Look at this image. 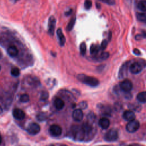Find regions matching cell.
<instances>
[{"label": "cell", "instance_id": "cell-1", "mask_svg": "<svg viewBox=\"0 0 146 146\" xmlns=\"http://www.w3.org/2000/svg\"><path fill=\"white\" fill-rule=\"evenodd\" d=\"M77 78L79 81H80L83 83L91 87H96L99 83V82L98 79L92 76H87L83 74H78L77 76Z\"/></svg>", "mask_w": 146, "mask_h": 146}, {"label": "cell", "instance_id": "cell-2", "mask_svg": "<svg viewBox=\"0 0 146 146\" xmlns=\"http://www.w3.org/2000/svg\"><path fill=\"white\" fill-rule=\"evenodd\" d=\"M71 132L74 140L76 141H83L86 137L82 126L80 127L79 125H74L71 128Z\"/></svg>", "mask_w": 146, "mask_h": 146}, {"label": "cell", "instance_id": "cell-3", "mask_svg": "<svg viewBox=\"0 0 146 146\" xmlns=\"http://www.w3.org/2000/svg\"><path fill=\"white\" fill-rule=\"evenodd\" d=\"M118 132L116 129L112 128L110 129L104 135V140L108 142L116 141L118 139Z\"/></svg>", "mask_w": 146, "mask_h": 146}, {"label": "cell", "instance_id": "cell-4", "mask_svg": "<svg viewBox=\"0 0 146 146\" xmlns=\"http://www.w3.org/2000/svg\"><path fill=\"white\" fill-rule=\"evenodd\" d=\"M140 127V123L139 121L133 120L128 123L126 125V130L129 133H134L137 131Z\"/></svg>", "mask_w": 146, "mask_h": 146}, {"label": "cell", "instance_id": "cell-5", "mask_svg": "<svg viewBox=\"0 0 146 146\" xmlns=\"http://www.w3.org/2000/svg\"><path fill=\"white\" fill-rule=\"evenodd\" d=\"M119 87L122 91L124 92H128L132 90L133 85L131 80L125 79L120 83Z\"/></svg>", "mask_w": 146, "mask_h": 146}, {"label": "cell", "instance_id": "cell-6", "mask_svg": "<svg viewBox=\"0 0 146 146\" xmlns=\"http://www.w3.org/2000/svg\"><path fill=\"white\" fill-rule=\"evenodd\" d=\"M40 131V125L36 123H32L29 125L27 128V132L31 135H35L38 134Z\"/></svg>", "mask_w": 146, "mask_h": 146}, {"label": "cell", "instance_id": "cell-7", "mask_svg": "<svg viewBox=\"0 0 146 146\" xmlns=\"http://www.w3.org/2000/svg\"><path fill=\"white\" fill-rule=\"evenodd\" d=\"M49 132L50 134L53 136H59L62 134V128L57 124H52L50 127Z\"/></svg>", "mask_w": 146, "mask_h": 146}, {"label": "cell", "instance_id": "cell-8", "mask_svg": "<svg viewBox=\"0 0 146 146\" xmlns=\"http://www.w3.org/2000/svg\"><path fill=\"white\" fill-rule=\"evenodd\" d=\"M142 65L139 62H134L129 66V70L131 73L137 74L140 73L142 70Z\"/></svg>", "mask_w": 146, "mask_h": 146}, {"label": "cell", "instance_id": "cell-9", "mask_svg": "<svg viewBox=\"0 0 146 146\" xmlns=\"http://www.w3.org/2000/svg\"><path fill=\"white\" fill-rule=\"evenodd\" d=\"M56 24V19L54 16H51L48 19V33L50 35H53L54 34Z\"/></svg>", "mask_w": 146, "mask_h": 146}, {"label": "cell", "instance_id": "cell-10", "mask_svg": "<svg viewBox=\"0 0 146 146\" xmlns=\"http://www.w3.org/2000/svg\"><path fill=\"white\" fill-rule=\"evenodd\" d=\"M13 117L18 120H23L25 117V113L24 111L19 108H14L12 112Z\"/></svg>", "mask_w": 146, "mask_h": 146}, {"label": "cell", "instance_id": "cell-11", "mask_svg": "<svg viewBox=\"0 0 146 146\" xmlns=\"http://www.w3.org/2000/svg\"><path fill=\"white\" fill-rule=\"evenodd\" d=\"M72 119L76 122H80L82 120L83 117V113L81 109L75 110L72 114Z\"/></svg>", "mask_w": 146, "mask_h": 146}, {"label": "cell", "instance_id": "cell-12", "mask_svg": "<svg viewBox=\"0 0 146 146\" xmlns=\"http://www.w3.org/2000/svg\"><path fill=\"white\" fill-rule=\"evenodd\" d=\"M123 117L125 120L127 121H130L135 120V115L132 111L126 110L123 113Z\"/></svg>", "mask_w": 146, "mask_h": 146}, {"label": "cell", "instance_id": "cell-13", "mask_svg": "<svg viewBox=\"0 0 146 146\" xmlns=\"http://www.w3.org/2000/svg\"><path fill=\"white\" fill-rule=\"evenodd\" d=\"M128 64L127 62L123 64L121 66L118 74V76L120 79H122L126 76L128 71Z\"/></svg>", "mask_w": 146, "mask_h": 146}, {"label": "cell", "instance_id": "cell-14", "mask_svg": "<svg viewBox=\"0 0 146 146\" xmlns=\"http://www.w3.org/2000/svg\"><path fill=\"white\" fill-rule=\"evenodd\" d=\"M98 124L101 128H102L103 129H106L109 127L110 125V121L107 118L102 117L99 119Z\"/></svg>", "mask_w": 146, "mask_h": 146}, {"label": "cell", "instance_id": "cell-15", "mask_svg": "<svg viewBox=\"0 0 146 146\" xmlns=\"http://www.w3.org/2000/svg\"><path fill=\"white\" fill-rule=\"evenodd\" d=\"M7 54L11 57H15L18 54V50L14 45H11L7 49Z\"/></svg>", "mask_w": 146, "mask_h": 146}, {"label": "cell", "instance_id": "cell-16", "mask_svg": "<svg viewBox=\"0 0 146 146\" xmlns=\"http://www.w3.org/2000/svg\"><path fill=\"white\" fill-rule=\"evenodd\" d=\"M54 106L56 110H62L65 106L64 102L60 98H56L54 100Z\"/></svg>", "mask_w": 146, "mask_h": 146}, {"label": "cell", "instance_id": "cell-17", "mask_svg": "<svg viewBox=\"0 0 146 146\" xmlns=\"http://www.w3.org/2000/svg\"><path fill=\"white\" fill-rule=\"evenodd\" d=\"M56 34H57V35H58V37L59 41L60 46H64V43L66 42V39H65L64 35V34L63 33V31H62V29L60 28H59L57 30Z\"/></svg>", "mask_w": 146, "mask_h": 146}, {"label": "cell", "instance_id": "cell-18", "mask_svg": "<svg viewBox=\"0 0 146 146\" xmlns=\"http://www.w3.org/2000/svg\"><path fill=\"white\" fill-rule=\"evenodd\" d=\"M136 99L140 103H146V91L139 92L136 96Z\"/></svg>", "mask_w": 146, "mask_h": 146}, {"label": "cell", "instance_id": "cell-19", "mask_svg": "<svg viewBox=\"0 0 146 146\" xmlns=\"http://www.w3.org/2000/svg\"><path fill=\"white\" fill-rule=\"evenodd\" d=\"M27 81L29 84L33 85V86L38 85L39 84V80L35 77L29 76L27 79Z\"/></svg>", "mask_w": 146, "mask_h": 146}, {"label": "cell", "instance_id": "cell-20", "mask_svg": "<svg viewBox=\"0 0 146 146\" xmlns=\"http://www.w3.org/2000/svg\"><path fill=\"white\" fill-rule=\"evenodd\" d=\"M99 49H100V47L98 45L92 44L90 47V53H91V54L93 55H95L98 52Z\"/></svg>", "mask_w": 146, "mask_h": 146}, {"label": "cell", "instance_id": "cell-21", "mask_svg": "<svg viewBox=\"0 0 146 146\" xmlns=\"http://www.w3.org/2000/svg\"><path fill=\"white\" fill-rule=\"evenodd\" d=\"M75 20H76V17H73L70 21V22L68 23V25L66 27V29L67 31H71L72 30V29H73L75 23Z\"/></svg>", "mask_w": 146, "mask_h": 146}, {"label": "cell", "instance_id": "cell-22", "mask_svg": "<svg viewBox=\"0 0 146 146\" xmlns=\"http://www.w3.org/2000/svg\"><path fill=\"white\" fill-rule=\"evenodd\" d=\"M138 9L141 11H146V1H141L138 3Z\"/></svg>", "mask_w": 146, "mask_h": 146}, {"label": "cell", "instance_id": "cell-23", "mask_svg": "<svg viewBox=\"0 0 146 146\" xmlns=\"http://www.w3.org/2000/svg\"><path fill=\"white\" fill-rule=\"evenodd\" d=\"M19 100L22 103H27L30 100V97L27 94H23L20 96Z\"/></svg>", "mask_w": 146, "mask_h": 146}, {"label": "cell", "instance_id": "cell-24", "mask_svg": "<svg viewBox=\"0 0 146 146\" xmlns=\"http://www.w3.org/2000/svg\"><path fill=\"white\" fill-rule=\"evenodd\" d=\"M137 19L141 22H146V14L141 13H137L136 14Z\"/></svg>", "mask_w": 146, "mask_h": 146}, {"label": "cell", "instance_id": "cell-25", "mask_svg": "<svg viewBox=\"0 0 146 146\" xmlns=\"http://www.w3.org/2000/svg\"><path fill=\"white\" fill-rule=\"evenodd\" d=\"M110 54L108 52H103L98 57V60L100 61L105 60L108 58Z\"/></svg>", "mask_w": 146, "mask_h": 146}, {"label": "cell", "instance_id": "cell-26", "mask_svg": "<svg viewBox=\"0 0 146 146\" xmlns=\"http://www.w3.org/2000/svg\"><path fill=\"white\" fill-rule=\"evenodd\" d=\"M11 75H13V76L17 77L20 74V70L17 67H14L11 70Z\"/></svg>", "mask_w": 146, "mask_h": 146}, {"label": "cell", "instance_id": "cell-27", "mask_svg": "<svg viewBox=\"0 0 146 146\" xmlns=\"http://www.w3.org/2000/svg\"><path fill=\"white\" fill-rule=\"evenodd\" d=\"M80 52L82 55H84L86 52V44L84 42H82L80 45Z\"/></svg>", "mask_w": 146, "mask_h": 146}, {"label": "cell", "instance_id": "cell-28", "mask_svg": "<svg viewBox=\"0 0 146 146\" xmlns=\"http://www.w3.org/2000/svg\"><path fill=\"white\" fill-rule=\"evenodd\" d=\"M48 98V93L46 91H43L40 95V100L45 101Z\"/></svg>", "mask_w": 146, "mask_h": 146}, {"label": "cell", "instance_id": "cell-29", "mask_svg": "<svg viewBox=\"0 0 146 146\" xmlns=\"http://www.w3.org/2000/svg\"><path fill=\"white\" fill-rule=\"evenodd\" d=\"M79 106L80 107V109H81L82 110L86 109L87 108L88 104H87V103L86 101H82V102L79 103Z\"/></svg>", "mask_w": 146, "mask_h": 146}, {"label": "cell", "instance_id": "cell-30", "mask_svg": "<svg viewBox=\"0 0 146 146\" xmlns=\"http://www.w3.org/2000/svg\"><path fill=\"white\" fill-rule=\"evenodd\" d=\"M92 6V2L91 0H85L84 1V7L86 10H88Z\"/></svg>", "mask_w": 146, "mask_h": 146}, {"label": "cell", "instance_id": "cell-31", "mask_svg": "<svg viewBox=\"0 0 146 146\" xmlns=\"http://www.w3.org/2000/svg\"><path fill=\"white\" fill-rule=\"evenodd\" d=\"M99 1L109 5H113L115 4V0H99Z\"/></svg>", "mask_w": 146, "mask_h": 146}, {"label": "cell", "instance_id": "cell-32", "mask_svg": "<svg viewBox=\"0 0 146 146\" xmlns=\"http://www.w3.org/2000/svg\"><path fill=\"white\" fill-rule=\"evenodd\" d=\"M107 40L104 39L101 43V44H100V50H105L106 48L107 47Z\"/></svg>", "mask_w": 146, "mask_h": 146}, {"label": "cell", "instance_id": "cell-33", "mask_svg": "<svg viewBox=\"0 0 146 146\" xmlns=\"http://www.w3.org/2000/svg\"><path fill=\"white\" fill-rule=\"evenodd\" d=\"M37 118H38V120H39V121H43V120H44L46 119V117L45 114H44V113H39V114L38 115Z\"/></svg>", "mask_w": 146, "mask_h": 146}, {"label": "cell", "instance_id": "cell-34", "mask_svg": "<svg viewBox=\"0 0 146 146\" xmlns=\"http://www.w3.org/2000/svg\"><path fill=\"white\" fill-rule=\"evenodd\" d=\"M133 53H134L135 55H141V52H140V50H138V49H137V48L133 49Z\"/></svg>", "mask_w": 146, "mask_h": 146}, {"label": "cell", "instance_id": "cell-35", "mask_svg": "<svg viewBox=\"0 0 146 146\" xmlns=\"http://www.w3.org/2000/svg\"><path fill=\"white\" fill-rule=\"evenodd\" d=\"M71 13H72V9H70L68 11H67L66 12L65 14H66V15H70V14H71Z\"/></svg>", "mask_w": 146, "mask_h": 146}, {"label": "cell", "instance_id": "cell-36", "mask_svg": "<svg viewBox=\"0 0 146 146\" xmlns=\"http://www.w3.org/2000/svg\"><path fill=\"white\" fill-rule=\"evenodd\" d=\"M111 35H112L111 32H109V34H108V40H109V41L111 40Z\"/></svg>", "mask_w": 146, "mask_h": 146}, {"label": "cell", "instance_id": "cell-37", "mask_svg": "<svg viewBox=\"0 0 146 146\" xmlns=\"http://www.w3.org/2000/svg\"><path fill=\"white\" fill-rule=\"evenodd\" d=\"M2 112V107L0 106V113H1Z\"/></svg>", "mask_w": 146, "mask_h": 146}, {"label": "cell", "instance_id": "cell-38", "mask_svg": "<svg viewBox=\"0 0 146 146\" xmlns=\"http://www.w3.org/2000/svg\"><path fill=\"white\" fill-rule=\"evenodd\" d=\"M17 1H18V0H11V1H12L13 2H17Z\"/></svg>", "mask_w": 146, "mask_h": 146}, {"label": "cell", "instance_id": "cell-39", "mask_svg": "<svg viewBox=\"0 0 146 146\" xmlns=\"http://www.w3.org/2000/svg\"><path fill=\"white\" fill-rule=\"evenodd\" d=\"M1 142H2V137H1V136H0V144H1Z\"/></svg>", "mask_w": 146, "mask_h": 146}, {"label": "cell", "instance_id": "cell-40", "mask_svg": "<svg viewBox=\"0 0 146 146\" xmlns=\"http://www.w3.org/2000/svg\"><path fill=\"white\" fill-rule=\"evenodd\" d=\"M129 146H134V145H129Z\"/></svg>", "mask_w": 146, "mask_h": 146}, {"label": "cell", "instance_id": "cell-41", "mask_svg": "<svg viewBox=\"0 0 146 146\" xmlns=\"http://www.w3.org/2000/svg\"><path fill=\"white\" fill-rule=\"evenodd\" d=\"M0 70H1V66H0Z\"/></svg>", "mask_w": 146, "mask_h": 146}]
</instances>
